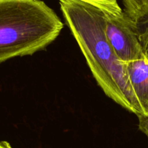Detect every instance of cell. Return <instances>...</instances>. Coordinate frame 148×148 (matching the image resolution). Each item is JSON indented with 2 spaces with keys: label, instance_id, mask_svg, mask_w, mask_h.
Masks as SVG:
<instances>
[{
  "label": "cell",
  "instance_id": "4",
  "mask_svg": "<svg viewBox=\"0 0 148 148\" xmlns=\"http://www.w3.org/2000/svg\"><path fill=\"white\" fill-rule=\"evenodd\" d=\"M128 76L132 90L139 102L143 115L148 113V58L126 63Z\"/></svg>",
  "mask_w": 148,
  "mask_h": 148
},
{
  "label": "cell",
  "instance_id": "1",
  "mask_svg": "<svg viewBox=\"0 0 148 148\" xmlns=\"http://www.w3.org/2000/svg\"><path fill=\"white\" fill-rule=\"evenodd\" d=\"M67 25L104 93L124 109L143 115L132 90L126 63L118 59L105 31V13L80 0H59Z\"/></svg>",
  "mask_w": 148,
  "mask_h": 148
},
{
  "label": "cell",
  "instance_id": "9",
  "mask_svg": "<svg viewBox=\"0 0 148 148\" xmlns=\"http://www.w3.org/2000/svg\"><path fill=\"white\" fill-rule=\"evenodd\" d=\"M144 52H145V55H146V56L148 58V45H147L145 48H144Z\"/></svg>",
  "mask_w": 148,
  "mask_h": 148
},
{
  "label": "cell",
  "instance_id": "7",
  "mask_svg": "<svg viewBox=\"0 0 148 148\" xmlns=\"http://www.w3.org/2000/svg\"><path fill=\"white\" fill-rule=\"evenodd\" d=\"M139 129L148 137V113L145 115L138 116Z\"/></svg>",
  "mask_w": 148,
  "mask_h": 148
},
{
  "label": "cell",
  "instance_id": "8",
  "mask_svg": "<svg viewBox=\"0 0 148 148\" xmlns=\"http://www.w3.org/2000/svg\"><path fill=\"white\" fill-rule=\"evenodd\" d=\"M0 148H12L10 144L6 141L0 142Z\"/></svg>",
  "mask_w": 148,
  "mask_h": 148
},
{
  "label": "cell",
  "instance_id": "6",
  "mask_svg": "<svg viewBox=\"0 0 148 148\" xmlns=\"http://www.w3.org/2000/svg\"><path fill=\"white\" fill-rule=\"evenodd\" d=\"M136 31L144 49L148 45V18L136 24Z\"/></svg>",
  "mask_w": 148,
  "mask_h": 148
},
{
  "label": "cell",
  "instance_id": "3",
  "mask_svg": "<svg viewBox=\"0 0 148 148\" xmlns=\"http://www.w3.org/2000/svg\"><path fill=\"white\" fill-rule=\"evenodd\" d=\"M105 31L119 60L127 63L147 58L139 41L136 24L123 12L117 17L105 14Z\"/></svg>",
  "mask_w": 148,
  "mask_h": 148
},
{
  "label": "cell",
  "instance_id": "5",
  "mask_svg": "<svg viewBox=\"0 0 148 148\" xmlns=\"http://www.w3.org/2000/svg\"><path fill=\"white\" fill-rule=\"evenodd\" d=\"M84 2L99 8L107 15L119 16L123 12V9L119 5L118 0H80Z\"/></svg>",
  "mask_w": 148,
  "mask_h": 148
},
{
  "label": "cell",
  "instance_id": "2",
  "mask_svg": "<svg viewBox=\"0 0 148 148\" xmlns=\"http://www.w3.org/2000/svg\"><path fill=\"white\" fill-rule=\"evenodd\" d=\"M63 26L42 0H0V64L45 49Z\"/></svg>",
  "mask_w": 148,
  "mask_h": 148
}]
</instances>
